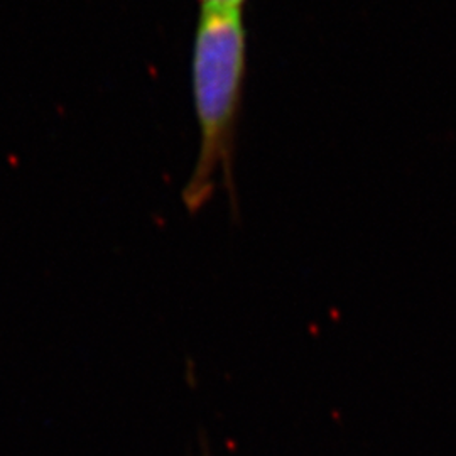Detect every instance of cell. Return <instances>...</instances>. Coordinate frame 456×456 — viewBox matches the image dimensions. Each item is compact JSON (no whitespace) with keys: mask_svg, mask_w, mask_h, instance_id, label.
I'll list each match as a JSON object with an SVG mask.
<instances>
[{"mask_svg":"<svg viewBox=\"0 0 456 456\" xmlns=\"http://www.w3.org/2000/svg\"><path fill=\"white\" fill-rule=\"evenodd\" d=\"M248 36L244 11L201 9L196 22L190 78L200 147L183 198L196 210L222 178L235 196V156L244 105Z\"/></svg>","mask_w":456,"mask_h":456,"instance_id":"6da1fadb","label":"cell"},{"mask_svg":"<svg viewBox=\"0 0 456 456\" xmlns=\"http://www.w3.org/2000/svg\"><path fill=\"white\" fill-rule=\"evenodd\" d=\"M247 0H198L201 9H237L244 11Z\"/></svg>","mask_w":456,"mask_h":456,"instance_id":"7a4b0ae2","label":"cell"}]
</instances>
